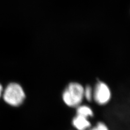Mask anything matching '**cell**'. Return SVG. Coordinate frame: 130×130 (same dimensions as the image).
Here are the masks:
<instances>
[{
  "label": "cell",
  "instance_id": "5b68a950",
  "mask_svg": "<svg viewBox=\"0 0 130 130\" xmlns=\"http://www.w3.org/2000/svg\"><path fill=\"white\" fill-rule=\"evenodd\" d=\"M76 115H78L90 119L94 117V113L92 108L88 105L81 104L75 108Z\"/></svg>",
  "mask_w": 130,
  "mask_h": 130
},
{
  "label": "cell",
  "instance_id": "3957f363",
  "mask_svg": "<svg viewBox=\"0 0 130 130\" xmlns=\"http://www.w3.org/2000/svg\"><path fill=\"white\" fill-rule=\"evenodd\" d=\"M112 96L111 89L108 85L103 81H97L93 87V101L99 106H105L110 102Z\"/></svg>",
  "mask_w": 130,
  "mask_h": 130
},
{
  "label": "cell",
  "instance_id": "7a4b0ae2",
  "mask_svg": "<svg viewBox=\"0 0 130 130\" xmlns=\"http://www.w3.org/2000/svg\"><path fill=\"white\" fill-rule=\"evenodd\" d=\"M2 94L5 102L14 107L21 105L26 98L22 87L19 84L14 83L8 85Z\"/></svg>",
  "mask_w": 130,
  "mask_h": 130
},
{
  "label": "cell",
  "instance_id": "8992f818",
  "mask_svg": "<svg viewBox=\"0 0 130 130\" xmlns=\"http://www.w3.org/2000/svg\"><path fill=\"white\" fill-rule=\"evenodd\" d=\"M84 100L89 103L93 101V87L89 85L84 86Z\"/></svg>",
  "mask_w": 130,
  "mask_h": 130
},
{
  "label": "cell",
  "instance_id": "ba28073f",
  "mask_svg": "<svg viewBox=\"0 0 130 130\" xmlns=\"http://www.w3.org/2000/svg\"><path fill=\"white\" fill-rule=\"evenodd\" d=\"M3 87L2 85L0 84V98H1V96L2 95V94H3Z\"/></svg>",
  "mask_w": 130,
  "mask_h": 130
},
{
  "label": "cell",
  "instance_id": "6da1fadb",
  "mask_svg": "<svg viewBox=\"0 0 130 130\" xmlns=\"http://www.w3.org/2000/svg\"><path fill=\"white\" fill-rule=\"evenodd\" d=\"M83 85L76 81L69 83L63 90L61 98L67 107L75 108L84 100Z\"/></svg>",
  "mask_w": 130,
  "mask_h": 130
},
{
  "label": "cell",
  "instance_id": "277c9868",
  "mask_svg": "<svg viewBox=\"0 0 130 130\" xmlns=\"http://www.w3.org/2000/svg\"><path fill=\"white\" fill-rule=\"evenodd\" d=\"M71 123L75 130H88L92 126L89 119L78 115L73 117Z\"/></svg>",
  "mask_w": 130,
  "mask_h": 130
},
{
  "label": "cell",
  "instance_id": "9c48e42d",
  "mask_svg": "<svg viewBox=\"0 0 130 130\" xmlns=\"http://www.w3.org/2000/svg\"><path fill=\"white\" fill-rule=\"evenodd\" d=\"M73 130H75V129H73Z\"/></svg>",
  "mask_w": 130,
  "mask_h": 130
},
{
  "label": "cell",
  "instance_id": "52a82bcc",
  "mask_svg": "<svg viewBox=\"0 0 130 130\" xmlns=\"http://www.w3.org/2000/svg\"><path fill=\"white\" fill-rule=\"evenodd\" d=\"M88 130H109V129L107 125L104 122L98 121Z\"/></svg>",
  "mask_w": 130,
  "mask_h": 130
}]
</instances>
